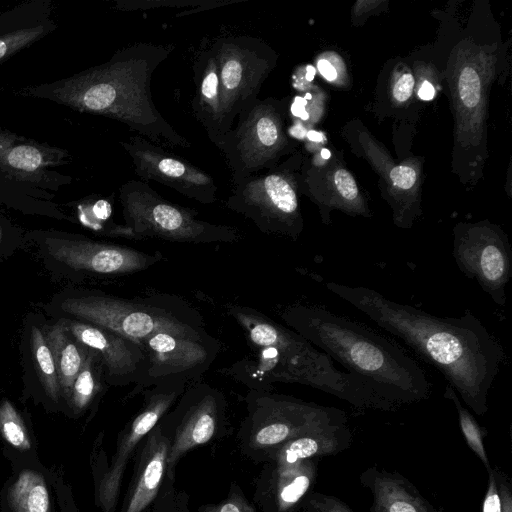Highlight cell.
Returning <instances> with one entry per match:
<instances>
[{
  "instance_id": "6da1fadb",
  "label": "cell",
  "mask_w": 512,
  "mask_h": 512,
  "mask_svg": "<svg viewBox=\"0 0 512 512\" xmlns=\"http://www.w3.org/2000/svg\"><path fill=\"white\" fill-rule=\"evenodd\" d=\"M326 287L435 367L475 414L488 411L489 391L505 352L471 311L439 317L368 287L337 282Z\"/></svg>"
},
{
  "instance_id": "7a4b0ae2",
  "label": "cell",
  "mask_w": 512,
  "mask_h": 512,
  "mask_svg": "<svg viewBox=\"0 0 512 512\" xmlns=\"http://www.w3.org/2000/svg\"><path fill=\"white\" fill-rule=\"evenodd\" d=\"M281 318L397 409L429 398L431 383L423 368L399 344L369 326L314 304L288 305Z\"/></svg>"
},
{
  "instance_id": "3957f363",
  "label": "cell",
  "mask_w": 512,
  "mask_h": 512,
  "mask_svg": "<svg viewBox=\"0 0 512 512\" xmlns=\"http://www.w3.org/2000/svg\"><path fill=\"white\" fill-rule=\"evenodd\" d=\"M170 51L144 43L121 50L89 77L80 96L82 106L122 121L158 146L189 148L190 142L166 122L151 98L152 74Z\"/></svg>"
},
{
  "instance_id": "277c9868",
  "label": "cell",
  "mask_w": 512,
  "mask_h": 512,
  "mask_svg": "<svg viewBox=\"0 0 512 512\" xmlns=\"http://www.w3.org/2000/svg\"><path fill=\"white\" fill-rule=\"evenodd\" d=\"M61 309L138 342L157 331L193 339L211 337L197 310L168 295L125 299L91 294L65 299Z\"/></svg>"
},
{
  "instance_id": "5b68a950",
  "label": "cell",
  "mask_w": 512,
  "mask_h": 512,
  "mask_svg": "<svg viewBox=\"0 0 512 512\" xmlns=\"http://www.w3.org/2000/svg\"><path fill=\"white\" fill-rule=\"evenodd\" d=\"M247 410L238 435L240 447L244 454L260 461L288 440L347 424L345 412L338 408L269 391L250 392Z\"/></svg>"
},
{
  "instance_id": "8992f818",
  "label": "cell",
  "mask_w": 512,
  "mask_h": 512,
  "mask_svg": "<svg viewBox=\"0 0 512 512\" xmlns=\"http://www.w3.org/2000/svg\"><path fill=\"white\" fill-rule=\"evenodd\" d=\"M120 199L131 239L211 244L232 243L241 237L236 227L203 221L195 211L168 202L145 183L128 182Z\"/></svg>"
},
{
  "instance_id": "52a82bcc",
  "label": "cell",
  "mask_w": 512,
  "mask_h": 512,
  "mask_svg": "<svg viewBox=\"0 0 512 512\" xmlns=\"http://www.w3.org/2000/svg\"><path fill=\"white\" fill-rule=\"evenodd\" d=\"M210 49L219 75L221 142L236 116L257 99L274 56L262 40L246 36L219 38Z\"/></svg>"
},
{
  "instance_id": "ba28073f",
  "label": "cell",
  "mask_w": 512,
  "mask_h": 512,
  "mask_svg": "<svg viewBox=\"0 0 512 512\" xmlns=\"http://www.w3.org/2000/svg\"><path fill=\"white\" fill-rule=\"evenodd\" d=\"M188 385L165 383L151 386L141 393L144 403L138 413L119 433L116 449L109 464L101 454H91L95 504L102 512H115L123 476L129 460L149 432L172 408Z\"/></svg>"
},
{
  "instance_id": "9c48e42d",
  "label": "cell",
  "mask_w": 512,
  "mask_h": 512,
  "mask_svg": "<svg viewBox=\"0 0 512 512\" xmlns=\"http://www.w3.org/2000/svg\"><path fill=\"white\" fill-rule=\"evenodd\" d=\"M238 124L217 145L230 166L234 183L271 166L285 145L281 118L268 99H256L238 115Z\"/></svg>"
},
{
  "instance_id": "30bf717a",
  "label": "cell",
  "mask_w": 512,
  "mask_h": 512,
  "mask_svg": "<svg viewBox=\"0 0 512 512\" xmlns=\"http://www.w3.org/2000/svg\"><path fill=\"white\" fill-rule=\"evenodd\" d=\"M159 422L170 436L166 476L174 479L175 467L188 451L208 443L223 432L225 398L208 384H190L177 400L175 408Z\"/></svg>"
},
{
  "instance_id": "8fae6325",
  "label": "cell",
  "mask_w": 512,
  "mask_h": 512,
  "mask_svg": "<svg viewBox=\"0 0 512 512\" xmlns=\"http://www.w3.org/2000/svg\"><path fill=\"white\" fill-rule=\"evenodd\" d=\"M226 206L259 230L297 239L302 227L296 190L281 172L250 176L235 184Z\"/></svg>"
},
{
  "instance_id": "7c38bea8",
  "label": "cell",
  "mask_w": 512,
  "mask_h": 512,
  "mask_svg": "<svg viewBox=\"0 0 512 512\" xmlns=\"http://www.w3.org/2000/svg\"><path fill=\"white\" fill-rule=\"evenodd\" d=\"M452 255L464 275L476 279L496 304H506V286L512 274V250L501 230L489 224L455 228Z\"/></svg>"
},
{
  "instance_id": "4fadbf2b",
  "label": "cell",
  "mask_w": 512,
  "mask_h": 512,
  "mask_svg": "<svg viewBox=\"0 0 512 512\" xmlns=\"http://www.w3.org/2000/svg\"><path fill=\"white\" fill-rule=\"evenodd\" d=\"M140 343L146 354V369L130 395L159 384L196 383L220 351V343L212 337L193 339L166 331H157Z\"/></svg>"
},
{
  "instance_id": "5bb4252c",
  "label": "cell",
  "mask_w": 512,
  "mask_h": 512,
  "mask_svg": "<svg viewBox=\"0 0 512 512\" xmlns=\"http://www.w3.org/2000/svg\"><path fill=\"white\" fill-rule=\"evenodd\" d=\"M123 146L142 179L157 181L202 204L215 202L217 186L201 169L174 157L142 136L128 138Z\"/></svg>"
},
{
  "instance_id": "9a60e30c",
  "label": "cell",
  "mask_w": 512,
  "mask_h": 512,
  "mask_svg": "<svg viewBox=\"0 0 512 512\" xmlns=\"http://www.w3.org/2000/svg\"><path fill=\"white\" fill-rule=\"evenodd\" d=\"M48 253L75 270L102 275H125L146 270L163 259L159 252L147 253L112 243L48 238Z\"/></svg>"
},
{
  "instance_id": "2e32d148",
  "label": "cell",
  "mask_w": 512,
  "mask_h": 512,
  "mask_svg": "<svg viewBox=\"0 0 512 512\" xmlns=\"http://www.w3.org/2000/svg\"><path fill=\"white\" fill-rule=\"evenodd\" d=\"M62 320L77 341L99 353L108 383L114 386L136 385L142 379L146 354L140 342L87 321Z\"/></svg>"
},
{
  "instance_id": "e0dca14e",
  "label": "cell",
  "mask_w": 512,
  "mask_h": 512,
  "mask_svg": "<svg viewBox=\"0 0 512 512\" xmlns=\"http://www.w3.org/2000/svg\"><path fill=\"white\" fill-rule=\"evenodd\" d=\"M318 462L319 459L284 465L266 462L257 480L255 502L263 512H299L316 482Z\"/></svg>"
},
{
  "instance_id": "ac0fdd59",
  "label": "cell",
  "mask_w": 512,
  "mask_h": 512,
  "mask_svg": "<svg viewBox=\"0 0 512 512\" xmlns=\"http://www.w3.org/2000/svg\"><path fill=\"white\" fill-rule=\"evenodd\" d=\"M170 436L160 422L133 455V474L120 512H146L164 482Z\"/></svg>"
},
{
  "instance_id": "d6986e66",
  "label": "cell",
  "mask_w": 512,
  "mask_h": 512,
  "mask_svg": "<svg viewBox=\"0 0 512 512\" xmlns=\"http://www.w3.org/2000/svg\"><path fill=\"white\" fill-rule=\"evenodd\" d=\"M52 468L41 461L11 467L0 488V512H55Z\"/></svg>"
},
{
  "instance_id": "ffe728a7",
  "label": "cell",
  "mask_w": 512,
  "mask_h": 512,
  "mask_svg": "<svg viewBox=\"0 0 512 512\" xmlns=\"http://www.w3.org/2000/svg\"><path fill=\"white\" fill-rule=\"evenodd\" d=\"M372 495L368 512H441L405 476L373 465L359 476Z\"/></svg>"
},
{
  "instance_id": "44dd1931",
  "label": "cell",
  "mask_w": 512,
  "mask_h": 512,
  "mask_svg": "<svg viewBox=\"0 0 512 512\" xmlns=\"http://www.w3.org/2000/svg\"><path fill=\"white\" fill-rule=\"evenodd\" d=\"M352 432L347 424L298 436L269 452L264 462L292 464L307 459L335 455L350 447Z\"/></svg>"
},
{
  "instance_id": "7402d4cb",
  "label": "cell",
  "mask_w": 512,
  "mask_h": 512,
  "mask_svg": "<svg viewBox=\"0 0 512 512\" xmlns=\"http://www.w3.org/2000/svg\"><path fill=\"white\" fill-rule=\"evenodd\" d=\"M195 67L198 87L192 102L193 111L217 145L221 140V103L218 68L211 49L199 56Z\"/></svg>"
},
{
  "instance_id": "603a6c76",
  "label": "cell",
  "mask_w": 512,
  "mask_h": 512,
  "mask_svg": "<svg viewBox=\"0 0 512 512\" xmlns=\"http://www.w3.org/2000/svg\"><path fill=\"white\" fill-rule=\"evenodd\" d=\"M0 450L10 467L41 461L32 427L8 399L0 401Z\"/></svg>"
},
{
  "instance_id": "cb8c5ba5",
  "label": "cell",
  "mask_w": 512,
  "mask_h": 512,
  "mask_svg": "<svg viewBox=\"0 0 512 512\" xmlns=\"http://www.w3.org/2000/svg\"><path fill=\"white\" fill-rule=\"evenodd\" d=\"M43 333L54 358L62 398L66 400L86 359L88 347L69 333L62 319L46 326Z\"/></svg>"
},
{
  "instance_id": "d4e9b609",
  "label": "cell",
  "mask_w": 512,
  "mask_h": 512,
  "mask_svg": "<svg viewBox=\"0 0 512 512\" xmlns=\"http://www.w3.org/2000/svg\"><path fill=\"white\" fill-rule=\"evenodd\" d=\"M104 379L101 356L94 349L88 348L86 359L65 400L72 415L80 416L92 405L103 388Z\"/></svg>"
},
{
  "instance_id": "484cf974",
  "label": "cell",
  "mask_w": 512,
  "mask_h": 512,
  "mask_svg": "<svg viewBox=\"0 0 512 512\" xmlns=\"http://www.w3.org/2000/svg\"><path fill=\"white\" fill-rule=\"evenodd\" d=\"M31 352L46 396L53 403L59 404L62 395L56 365L44 333L37 327H33L31 332Z\"/></svg>"
},
{
  "instance_id": "4316f807",
  "label": "cell",
  "mask_w": 512,
  "mask_h": 512,
  "mask_svg": "<svg viewBox=\"0 0 512 512\" xmlns=\"http://www.w3.org/2000/svg\"><path fill=\"white\" fill-rule=\"evenodd\" d=\"M444 398L451 400L456 408L459 426L468 447L476 454L487 472L491 471L492 466L483 443L487 435L486 429L481 427L470 411L462 405L458 394L449 384L445 387Z\"/></svg>"
},
{
  "instance_id": "83f0119b",
  "label": "cell",
  "mask_w": 512,
  "mask_h": 512,
  "mask_svg": "<svg viewBox=\"0 0 512 512\" xmlns=\"http://www.w3.org/2000/svg\"><path fill=\"white\" fill-rule=\"evenodd\" d=\"M189 496L177 491L174 479L165 476L157 497L146 512H189Z\"/></svg>"
},
{
  "instance_id": "f1b7e54d",
  "label": "cell",
  "mask_w": 512,
  "mask_h": 512,
  "mask_svg": "<svg viewBox=\"0 0 512 512\" xmlns=\"http://www.w3.org/2000/svg\"><path fill=\"white\" fill-rule=\"evenodd\" d=\"M301 512H354L348 504L333 495L310 492L303 500Z\"/></svg>"
},
{
  "instance_id": "f546056e",
  "label": "cell",
  "mask_w": 512,
  "mask_h": 512,
  "mask_svg": "<svg viewBox=\"0 0 512 512\" xmlns=\"http://www.w3.org/2000/svg\"><path fill=\"white\" fill-rule=\"evenodd\" d=\"M198 512H256V510L241 489L232 484L225 499L216 504L203 505Z\"/></svg>"
},
{
  "instance_id": "4dcf8cb0",
  "label": "cell",
  "mask_w": 512,
  "mask_h": 512,
  "mask_svg": "<svg viewBox=\"0 0 512 512\" xmlns=\"http://www.w3.org/2000/svg\"><path fill=\"white\" fill-rule=\"evenodd\" d=\"M337 193L344 200L350 211L363 212L359 204V191L352 175L345 169H338L334 174Z\"/></svg>"
},
{
  "instance_id": "1f68e13d",
  "label": "cell",
  "mask_w": 512,
  "mask_h": 512,
  "mask_svg": "<svg viewBox=\"0 0 512 512\" xmlns=\"http://www.w3.org/2000/svg\"><path fill=\"white\" fill-rule=\"evenodd\" d=\"M56 503L60 512H80L71 485L66 481L62 467L52 466Z\"/></svg>"
},
{
  "instance_id": "d6a6232c",
  "label": "cell",
  "mask_w": 512,
  "mask_h": 512,
  "mask_svg": "<svg viewBox=\"0 0 512 512\" xmlns=\"http://www.w3.org/2000/svg\"><path fill=\"white\" fill-rule=\"evenodd\" d=\"M458 87L461 101L466 107L473 108L479 103L481 82L479 75L473 68L466 67L463 69Z\"/></svg>"
},
{
  "instance_id": "836d02e7",
  "label": "cell",
  "mask_w": 512,
  "mask_h": 512,
  "mask_svg": "<svg viewBox=\"0 0 512 512\" xmlns=\"http://www.w3.org/2000/svg\"><path fill=\"white\" fill-rule=\"evenodd\" d=\"M7 159L8 163L14 168L34 171L41 165L42 155L35 147L22 145L13 148Z\"/></svg>"
},
{
  "instance_id": "e575fe53",
  "label": "cell",
  "mask_w": 512,
  "mask_h": 512,
  "mask_svg": "<svg viewBox=\"0 0 512 512\" xmlns=\"http://www.w3.org/2000/svg\"><path fill=\"white\" fill-rule=\"evenodd\" d=\"M482 512H501V498L493 467L488 472V486L482 503Z\"/></svg>"
},
{
  "instance_id": "d590c367",
  "label": "cell",
  "mask_w": 512,
  "mask_h": 512,
  "mask_svg": "<svg viewBox=\"0 0 512 512\" xmlns=\"http://www.w3.org/2000/svg\"><path fill=\"white\" fill-rule=\"evenodd\" d=\"M501 498V512H512V489L509 477L499 468H493Z\"/></svg>"
},
{
  "instance_id": "8d00e7d4",
  "label": "cell",
  "mask_w": 512,
  "mask_h": 512,
  "mask_svg": "<svg viewBox=\"0 0 512 512\" xmlns=\"http://www.w3.org/2000/svg\"><path fill=\"white\" fill-rule=\"evenodd\" d=\"M416 171L406 165L396 166L390 172V178L395 187L400 190H409L416 181Z\"/></svg>"
},
{
  "instance_id": "74e56055",
  "label": "cell",
  "mask_w": 512,
  "mask_h": 512,
  "mask_svg": "<svg viewBox=\"0 0 512 512\" xmlns=\"http://www.w3.org/2000/svg\"><path fill=\"white\" fill-rule=\"evenodd\" d=\"M413 87V76L410 73H404L395 82L392 95L397 102H405L410 98Z\"/></svg>"
},
{
  "instance_id": "f35d334b",
  "label": "cell",
  "mask_w": 512,
  "mask_h": 512,
  "mask_svg": "<svg viewBox=\"0 0 512 512\" xmlns=\"http://www.w3.org/2000/svg\"><path fill=\"white\" fill-rule=\"evenodd\" d=\"M37 34L38 32L36 30H29L0 39V58L3 57L10 48L21 46Z\"/></svg>"
},
{
  "instance_id": "ab89813d",
  "label": "cell",
  "mask_w": 512,
  "mask_h": 512,
  "mask_svg": "<svg viewBox=\"0 0 512 512\" xmlns=\"http://www.w3.org/2000/svg\"><path fill=\"white\" fill-rule=\"evenodd\" d=\"M306 104L307 100L297 96L291 106L292 114L294 116L300 117L302 120H307L309 118V114L305 109Z\"/></svg>"
},
{
  "instance_id": "60d3db41",
  "label": "cell",
  "mask_w": 512,
  "mask_h": 512,
  "mask_svg": "<svg viewBox=\"0 0 512 512\" xmlns=\"http://www.w3.org/2000/svg\"><path fill=\"white\" fill-rule=\"evenodd\" d=\"M93 214L97 219L106 220L111 214V206L105 200H99L93 206Z\"/></svg>"
},
{
  "instance_id": "b9f144b4",
  "label": "cell",
  "mask_w": 512,
  "mask_h": 512,
  "mask_svg": "<svg viewBox=\"0 0 512 512\" xmlns=\"http://www.w3.org/2000/svg\"><path fill=\"white\" fill-rule=\"evenodd\" d=\"M318 69L322 76L326 78L328 81H333L337 77V71L335 68L331 65L330 62H328L325 59H321L318 61Z\"/></svg>"
},
{
  "instance_id": "7bdbcfd3",
  "label": "cell",
  "mask_w": 512,
  "mask_h": 512,
  "mask_svg": "<svg viewBox=\"0 0 512 512\" xmlns=\"http://www.w3.org/2000/svg\"><path fill=\"white\" fill-rule=\"evenodd\" d=\"M418 95L423 100H431L434 97V88L431 83L424 81L419 88Z\"/></svg>"
},
{
  "instance_id": "ee69618b",
  "label": "cell",
  "mask_w": 512,
  "mask_h": 512,
  "mask_svg": "<svg viewBox=\"0 0 512 512\" xmlns=\"http://www.w3.org/2000/svg\"><path fill=\"white\" fill-rule=\"evenodd\" d=\"M306 133L305 128L301 124H296L290 129V134L295 138L302 139L306 137Z\"/></svg>"
},
{
  "instance_id": "f6af8a7d",
  "label": "cell",
  "mask_w": 512,
  "mask_h": 512,
  "mask_svg": "<svg viewBox=\"0 0 512 512\" xmlns=\"http://www.w3.org/2000/svg\"><path fill=\"white\" fill-rule=\"evenodd\" d=\"M306 137L314 142H320L324 139L323 134L314 130H309L306 133Z\"/></svg>"
},
{
  "instance_id": "bcb514c9",
  "label": "cell",
  "mask_w": 512,
  "mask_h": 512,
  "mask_svg": "<svg viewBox=\"0 0 512 512\" xmlns=\"http://www.w3.org/2000/svg\"><path fill=\"white\" fill-rule=\"evenodd\" d=\"M314 76H315V68L312 67V66H307L306 67V80L308 81H312L314 79Z\"/></svg>"
},
{
  "instance_id": "7dc6e473",
  "label": "cell",
  "mask_w": 512,
  "mask_h": 512,
  "mask_svg": "<svg viewBox=\"0 0 512 512\" xmlns=\"http://www.w3.org/2000/svg\"><path fill=\"white\" fill-rule=\"evenodd\" d=\"M321 155L323 158L328 159L330 157V151L327 149H322Z\"/></svg>"
},
{
  "instance_id": "c3c4849f",
  "label": "cell",
  "mask_w": 512,
  "mask_h": 512,
  "mask_svg": "<svg viewBox=\"0 0 512 512\" xmlns=\"http://www.w3.org/2000/svg\"><path fill=\"white\" fill-rule=\"evenodd\" d=\"M304 99H305V100H309V99H311V94L307 93Z\"/></svg>"
}]
</instances>
